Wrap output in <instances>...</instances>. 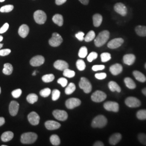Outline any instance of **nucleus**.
Wrapping results in <instances>:
<instances>
[{
  "instance_id": "nucleus-1",
  "label": "nucleus",
  "mask_w": 146,
  "mask_h": 146,
  "mask_svg": "<svg viewBox=\"0 0 146 146\" xmlns=\"http://www.w3.org/2000/svg\"><path fill=\"white\" fill-rule=\"evenodd\" d=\"M110 36V32L108 31H104L100 32L99 35L95 38L94 43L95 46L98 47L104 46L108 40Z\"/></svg>"
},
{
  "instance_id": "nucleus-2",
  "label": "nucleus",
  "mask_w": 146,
  "mask_h": 146,
  "mask_svg": "<svg viewBox=\"0 0 146 146\" xmlns=\"http://www.w3.org/2000/svg\"><path fill=\"white\" fill-rule=\"evenodd\" d=\"M37 139L36 134L32 132L26 133L21 136V142L23 144H31L35 142Z\"/></svg>"
},
{
  "instance_id": "nucleus-3",
  "label": "nucleus",
  "mask_w": 146,
  "mask_h": 146,
  "mask_svg": "<svg viewBox=\"0 0 146 146\" xmlns=\"http://www.w3.org/2000/svg\"><path fill=\"white\" fill-rule=\"evenodd\" d=\"M107 123V119L104 115H100L94 118L92 126L93 128H103L106 126Z\"/></svg>"
},
{
  "instance_id": "nucleus-4",
  "label": "nucleus",
  "mask_w": 146,
  "mask_h": 146,
  "mask_svg": "<svg viewBox=\"0 0 146 146\" xmlns=\"http://www.w3.org/2000/svg\"><path fill=\"white\" fill-rule=\"evenodd\" d=\"M34 19L37 24L43 25L47 20V15L44 11L38 10L34 13Z\"/></svg>"
},
{
  "instance_id": "nucleus-5",
  "label": "nucleus",
  "mask_w": 146,
  "mask_h": 146,
  "mask_svg": "<svg viewBox=\"0 0 146 146\" xmlns=\"http://www.w3.org/2000/svg\"><path fill=\"white\" fill-rule=\"evenodd\" d=\"M79 87L82 89L85 93H89L92 89V86L90 82L86 78H81L80 83Z\"/></svg>"
},
{
  "instance_id": "nucleus-6",
  "label": "nucleus",
  "mask_w": 146,
  "mask_h": 146,
  "mask_svg": "<svg viewBox=\"0 0 146 146\" xmlns=\"http://www.w3.org/2000/svg\"><path fill=\"white\" fill-rule=\"evenodd\" d=\"M63 42L62 37L57 33H54L52 37L49 40V44L52 47H56L59 46Z\"/></svg>"
},
{
  "instance_id": "nucleus-7",
  "label": "nucleus",
  "mask_w": 146,
  "mask_h": 146,
  "mask_svg": "<svg viewBox=\"0 0 146 146\" xmlns=\"http://www.w3.org/2000/svg\"><path fill=\"white\" fill-rule=\"evenodd\" d=\"M106 98L107 95L105 94L104 92L100 90H97L91 96V99L92 101L95 102H102L106 99Z\"/></svg>"
},
{
  "instance_id": "nucleus-8",
  "label": "nucleus",
  "mask_w": 146,
  "mask_h": 146,
  "mask_svg": "<svg viewBox=\"0 0 146 146\" xmlns=\"http://www.w3.org/2000/svg\"><path fill=\"white\" fill-rule=\"evenodd\" d=\"M125 104L128 107L131 108L139 107L141 105V102L135 97H128L125 100Z\"/></svg>"
},
{
  "instance_id": "nucleus-9",
  "label": "nucleus",
  "mask_w": 146,
  "mask_h": 146,
  "mask_svg": "<svg viewBox=\"0 0 146 146\" xmlns=\"http://www.w3.org/2000/svg\"><path fill=\"white\" fill-rule=\"evenodd\" d=\"M104 109L108 111L117 112L119 110V105L116 102L113 101H108L104 104Z\"/></svg>"
},
{
  "instance_id": "nucleus-10",
  "label": "nucleus",
  "mask_w": 146,
  "mask_h": 146,
  "mask_svg": "<svg viewBox=\"0 0 146 146\" xmlns=\"http://www.w3.org/2000/svg\"><path fill=\"white\" fill-rule=\"evenodd\" d=\"M52 114L55 119L59 121H63L67 120L68 118V114L64 110H55L53 111Z\"/></svg>"
},
{
  "instance_id": "nucleus-11",
  "label": "nucleus",
  "mask_w": 146,
  "mask_h": 146,
  "mask_svg": "<svg viewBox=\"0 0 146 146\" xmlns=\"http://www.w3.org/2000/svg\"><path fill=\"white\" fill-rule=\"evenodd\" d=\"M81 104V101L80 100L77 98H70L66 101V106L68 109L72 110L79 106Z\"/></svg>"
},
{
  "instance_id": "nucleus-12",
  "label": "nucleus",
  "mask_w": 146,
  "mask_h": 146,
  "mask_svg": "<svg viewBox=\"0 0 146 146\" xmlns=\"http://www.w3.org/2000/svg\"><path fill=\"white\" fill-rule=\"evenodd\" d=\"M124 40L122 38H116L113 39L108 42L107 46L110 49H116L117 48L123 43Z\"/></svg>"
},
{
  "instance_id": "nucleus-13",
  "label": "nucleus",
  "mask_w": 146,
  "mask_h": 146,
  "mask_svg": "<svg viewBox=\"0 0 146 146\" xmlns=\"http://www.w3.org/2000/svg\"><path fill=\"white\" fill-rule=\"evenodd\" d=\"M114 11L122 16H125L127 14V9L122 3H117L114 5Z\"/></svg>"
},
{
  "instance_id": "nucleus-14",
  "label": "nucleus",
  "mask_w": 146,
  "mask_h": 146,
  "mask_svg": "<svg viewBox=\"0 0 146 146\" xmlns=\"http://www.w3.org/2000/svg\"><path fill=\"white\" fill-rule=\"evenodd\" d=\"M44 58L41 55H37L31 58L30 61L31 65L33 67H38L44 62Z\"/></svg>"
},
{
  "instance_id": "nucleus-15",
  "label": "nucleus",
  "mask_w": 146,
  "mask_h": 146,
  "mask_svg": "<svg viewBox=\"0 0 146 146\" xmlns=\"http://www.w3.org/2000/svg\"><path fill=\"white\" fill-rule=\"evenodd\" d=\"M28 120L32 125H36L39 123L40 117L35 111H32L28 115Z\"/></svg>"
},
{
  "instance_id": "nucleus-16",
  "label": "nucleus",
  "mask_w": 146,
  "mask_h": 146,
  "mask_svg": "<svg viewBox=\"0 0 146 146\" xmlns=\"http://www.w3.org/2000/svg\"><path fill=\"white\" fill-rule=\"evenodd\" d=\"M19 109V104L15 101H12L9 104V110L10 114L13 116L17 115Z\"/></svg>"
},
{
  "instance_id": "nucleus-17",
  "label": "nucleus",
  "mask_w": 146,
  "mask_h": 146,
  "mask_svg": "<svg viewBox=\"0 0 146 146\" xmlns=\"http://www.w3.org/2000/svg\"><path fill=\"white\" fill-rule=\"evenodd\" d=\"M45 126L47 129L52 131L58 129L61 127V124L56 121L49 120L45 122Z\"/></svg>"
},
{
  "instance_id": "nucleus-18",
  "label": "nucleus",
  "mask_w": 146,
  "mask_h": 146,
  "mask_svg": "<svg viewBox=\"0 0 146 146\" xmlns=\"http://www.w3.org/2000/svg\"><path fill=\"white\" fill-rule=\"evenodd\" d=\"M54 67L59 70H64L68 68L69 65L68 63L63 60H57L54 63Z\"/></svg>"
},
{
  "instance_id": "nucleus-19",
  "label": "nucleus",
  "mask_w": 146,
  "mask_h": 146,
  "mask_svg": "<svg viewBox=\"0 0 146 146\" xmlns=\"http://www.w3.org/2000/svg\"><path fill=\"white\" fill-rule=\"evenodd\" d=\"M110 72L113 75H117L122 72L123 68L122 66L119 63H115L110 67Z\"/></svg>"
},
{
  "instance_id": "nucleus-20",
  "label": "nucleus",
  "mask_w": 146,
  "mask_h": 146,
  "mask_svg": "<svg viewBox=\"0 0 146 146\" xmlns=\"http://www.w3.org/2000/svg\"><path fill=\"white\" fill-rule=\"evenodd\" d=\"M29 32V28L27 25H22L20 27L19 29V35L22 37L25 38L27 36Z\"/></svg>"
},
{
  "instance_id": "nucleus-21",
  "label": "nucleus",
  "mask_w": 146,
  "mask_h": 146,
  "mask_svg": "<svg viewBox=\"0 0 146 146\" xmlns=\"http://www.w3.org/2000/svg\"><path fill=\"white\" fill-rule=\"evenodd\" d=\"M135 56L133 54H126L124 55L123 60V62L125 63V64L128 65V66H131L135 61Z\"/></svg>"
},
{
  "instance_id": "nucleus-22",
  "label": "nucleus",
  "mask_w": 146,
  "mask_h": 146,
  "mask_svg": "<svg viewBox=\"0 0 146 146\" xmlns=\"http://www.w3.org/2000/svg\"><path fill=\"white\" fill-rule=\"evenodd\" d=\"M122 136L120 133H115L110 137L109 142L111 145L115 146L121 140Z\"/></svg>"
},
{
  "instance_id": "nucleus-23",
  "label": "nucleus",
  "mask_w": 146,
  "mask_h": 146,
  "mask_svg": "<svg viewBox=\"0 0 146 146\" xmlns=\"http://www.w3.org/2000/svg\"><path fill=\"white\" fill-rule=\"evenodd\" d=\"M13 137H14V133L11 131H5L2 134L1 140L3 142H6L11 141V140L13 139Z\"/></svg>"
},
{
  "instance_id": "nucleus-24",
  "label": "nucleus",
  "mask_w": 146,
  "mask_h": 146,
  "mask_svg": "<svg viewBox=\"0 0 146 146\" xmlns=\"http://www.w3.org/2000/svg\"><path fill=\"white\" fill-rule=\"evenodd\" d=\"M102 16L99 14H95L93 16V25L95 27H99L102 23Z\"/></svg>"
},
{
  "instance_id": "nucleus-25",
  "label": "nucleus",
  "mask_w": 146,
  "mask_h": 146,
  "mask_svg": "<svg viewBox=\"0 0 146 146\" xmlns=\"http://www.w3.org/2000/svg\"><path fill=\"white\" fill-rule=\"evenodd\" d=\"M133 75L135 77L136 80L139 81V82H145L146 81V76L143 74L141 73L139 71L137 70H135L133 72Z\"/></svg>"
},
{
  "instance_id": "nucleus-26",
  "label": "nucleus",
  "mask_w": 146,
  "mask_h": 146,
  "mask_svg": "<svg viewBox=\"0 0 146 146\" xmlns=\"http://www.w3.org/2000/svg\"><path fill=\"white\" fill-rule=\"evenodd\" d=\"M52 21L54 23L60 27L62 26L63 25V18L61 14H55L52 17Z\"/></svg>"
},
{
  "instance_id": "nucleus-27",
  "label": "nucleus",
  "mask_w": 146,
  "mask_h": 146,
  "mask_svg": "<svg viewBox=\"0 0 146 146\" xmlns=\"http://www.w3.org/2000/svg\"><path fill=\"white\" fill-rule=\"evenodd\" d=\"M108 87L110 88V90L114 92H117L118 93L121 92V88L120 86H119V84H117L116 82H115L114 81H110L108 84Z\"/></svg>"
},
{
  "instance_id": "nucleus-28",
  "label": "nucleus",
  "mask_w": 146,
  "mask_h": 146,
  "mask_svg": "<svg viewBox=\"0 0 146 146\" xmlns=\"http://www.w3.org/2000/svg\"><path fill=\"white\" fill-rule=\"evenodd\" d=\"M135 31L140 36H146V26H137L135 28Z\"/></svg>"
},
{
  "instance_id": "nucleus-29",
  "label": "nucleus",
  "mask_w": 146,
  "mask_h": 146,
  "mask_svg": "<svg viewBox=\"0 0 146 146\" xmlns=\"http://www.w3.org/2000/svg\"><path fill=\"white\" fill-rule=\"evenodd\" d=\"M124 82L127 88L131 89H134L136 88V84L134 81L130 78H125Z\"/></svg>"
},
{
  "instance_id": "nucleus-30",
  "label": "nucleus",
  "mask_w": 146,
  "mask_h": 146,
  "mask_svg": "<svg viewBox=\"0 0 146 146\" xmlns=\"http://www.w3.org/2000/svg\"><path fill=\"white\" fill-rule=\"evenodd\" d=\"M13 71V67L10 63H5L4 64V68L3 69V73L7 75L11 74Z\"/></svg>"
},
{
  "instance_id": "nucleus-31",
  "label": "nucleus",
  "mask_w": 146,
  "mask_h": 146,
  "mask_svg": "<svg viewBox=\"0 0 146 146\" xmlns=\"http://www.w3.org/2000/svg\"><path fill=\"white\" fill-rule=\"evenodd\" d=\"M27 100L29 104H34L37 101L38 96L35 94H29L27 97Z\"/></svg>"
},
{
  "instance_id": "nucleus-32",
  "label": "nucleus",
  "mask_w": 146,
  "mask_h": 146,
  "mask_svg": "<svg viewBox=\"0 0 146 146\" xmlns=\"http://www.w3.org/2000/svg\"><path fill=\"white\" fill-rule=\"evenodd\" d=\"M50 141L54 146H58L60 144V137L57 135H52L50 137Z\"/></svg>"
},
{
  "instance_id": "nucleus-33",
  "label": "nucleus",
  "mask_w": 146,
  "mask_h": 146,
  "mask_svg": "<svg viewBox=\"0 0 146 146\" xmlns=\"http://www.w3.org/2000/svg\"><path fill=\"white\" fill-rule=\"evenodd\" d=\"M76 89V86L74 83H70L65 89V93L67 95H70L73 93Z\"/></svg>"
},
{
  "instance_id": "nucleus-34",
  "label": "nucleus",
  "mask_w": 146,
  "mask_h": 146,
  "mask_svg": "<svg viewBox=\"0 0 146 146\" xmlns=\"http://www.w3.org/2000/svg\"><path fill=\"white\" fill-rule=\"evenodd\" d=\"M54 79H55V76L52 74L44 75L42 76V81L46 83L51 82Z\"/></svg>"
},
{
  "instance_id": "nucleus-35",
  "label": "nucleus",
  "mask_w": 146,
  "mask_h": 146,
  "mask_svg": "<svg viewBox=\"0 0 146 146\" xmlns=\"http://www.w3.org/2000/svg\"><path fill=\"white\" fill-rule=\"evenodd\" d=\"M95 37V32L93 31H89L88 34L86 35L84 40H85L86 42H90L94 40Z\"/></svg>"
},
{
  "instance_id": "nucleus-36",
  "label": "nucleus",
  "mask_w": 146,
  "mask_h": 146,
  "mask_svg": "<svg viewBox=\"0 0 146 146\" xmlns=\"http://www.w3.org/2000/svg\"><path fill=\"white\" fill-rule=\"evenodd\" d=\"M136 116L139 120H146V110H139L136 113Z\"/></svg>"
},
{
  "instance_id": "nucleus-37",
  "label": "nucleus",
  "mask_w": 146,
  "mask_h": 146,
  "mask_svg": "<svg viewBox=\"0 0 146 146\" xmlns=\"http://www.w3.org/2000/svg\"><path fill=\"white\" fill-rule=\"evenodd\" d=\"M63 75L68 78H72L75 76V73L74 71L67 68L63 70Z\"/></svg>"
},
{
  "instance_id": "nucleus-38",
  "label": "nucleus",
  "mask_w": 146,
  "mask_h": 146,
  "mask_svg": "<svg viewBox=\"0 0 146 146\" xmlns=\"http://www.w3.org/2000/svg\"><path fill=\"white\" fill-rule=\"evenodd\" d=\"M88 54V50L87 47H82L79 50L78 52V56L79 57L81 58H84L86 57Z\"/></svg>"
},
{
  "instance_id": "nucleus-39",
  "label": "nucleus",
  "mask_w": 146,
  "mask_h": 146,
  "mask_svg": "<svg viewBox=\"0 0 146 146\" xmlns=\"http://www.w3.org/2000/svg\"><path fill=\"white\" fill-rule=\"evenodd\" d=\"M14 9V5H5L0 8V12L1 13H9L11 12Z\"/></svg>"
},
{
  "instance_id": "nucleus-40",
  "label": "nucleus",
  "mask_w": 146,
  "mask_h": 146,
  "mask_svg": "<svg viewBox=\"0 0 146 146\" xmlns=\"http://www.w3.org/2000/svg\"><path fill=\"white\" fill-rule=\"evenodd\" d=\"M76 67L79 70L83 71L86 68V64L82 60H78L76 62Z\"/></svg>"
},
{
  "instance_id": "nucleus-41",
  "label": "nucleus",
  "mask_w": 146,
  "mask_h": 146,
  "mask_svg": "<svg viewBox=\"0 0 146 146\" xmlns=\"http://www.w3.org/2000/svg\"><path fill=\"white\" fill-rule=\"evenodd\" d=\"M101 58L102 62H106L110 61L111 59V55L108 52L102 53L101 55Z\"/></svg>"
},
{
  "instance_id": "nucleus-42",
  "label": "nucleus",
  "mask_w": 146,
  "mask_h": 146,
  "mask_svg": "<svg viewBox=\"0 0 146 146\" xmlns=\"http://www.w3.org/2000/svg\"><path fill=\"white\" fill-rule=\"evenodd\" d=\"M40 94L41 95V96L43 98H47L50 94H51V90L50 89L46 88L41 90L40 92Z\"/></svg>"
},
{
  "instance_id": "nucleus-43",
  "label": "nucleus",
  "mask_w": 146,
  "mask_h": 146,
  "mask_svg": "<svg viewBox=\"0 0 146 146\" xmlns=\"http://www.w3.org/2000/svg\"><path fill=\"white\" fill-rule=\"evenodd\" d=\"M139 141L143 145L146 146V134L144 133H140L138 135Z\"/></svg>"
},
{
  "instance_id": "nucleus-44",
  "label": "nucleus",
  "mask_w": 146,
  "mask_h": 146,
  "mask_svg": "<svg viewBox=\"0 0 146 146\" xmlns=\"http://www.w3.org/2000/svg\"><path fill=\"white\" fill-rule=\"evenodd\" d=\"M60 96V92L58 89H54L52 92V100L53 101L58 100Z\"/></svg>"
},
{
  "instance_id": "nucleus-45",
  "label": "nucleus",
  "mask_w": 146,
  "mask_h": 146,
  "mask_svg": "<svg viewBox=\"0 0 146 146\" xmlns=\"http://www.w3.org/2000/svg\"><path fill=\"white\" fill-rule=\"evenodd\" d=\"M98 55L96 52H90L87 57V60L89 62H91L98 58Z\"/></svg>"
},
{
  "instance_id": "nucleus-46",
  "label": "nucleus",
  "mask_w": 146,
  "mask_h": 146,
  "mask_svg": "<svg viewBox=\"0 0 146 146\" xmlns=\"http://www.w3.org/2000/svg\"><path fill=\"white\" fill-rule=\"evenodd\" d=\"M21 94H22V90L20 89H17L11 92V95L14 98H19L21 96Z\"/></svg>"
},
{
  "instance_id": "nucleus-47",
  "label": "nucleus",
  "mask_w": 146,
  "mask_h": 146,
  "mask_svg": "<svg viewBox=\"0 0 146 146\" xmlns=\"http://www.w3.org/2000/svg\"><path fill=\"white\" fill-rule=\"evenodd\" d=\"M58 83L60 84H61V86L63 87H65L67 85L68 80L66 78H60L58 80Z\"/></svg>"
},
{
  "instance_id": "nucleus-48",
  "label": "nucleus",
  "mask_w": 146,
  "mask_h": 146,
  "mask_svg": "<svg viewBox=\"0 0 146 146\" xmlns=\"http://www.w3.org/2000/svg\"><path fill=\"white\" fill-rule=\"evenodd\" d=\"M11 52V50L9 49H5L0 50V56H5L9 55Z\"/></svg>"
},
{
  "instance_id": "nucleus-49",
  "label": "nucleus",
  "mask_w": 146,
  "mask_h": 146,
  "mask_svg": "<svg viewBox=\"0 0 146 146\" xmlns=\"http://www.w3.org/2000/svg\"><path fill=\"white\" fill-rule=\"evenodd\" d=\"M95 78L99 80H104L107 77V74L105 73H97L95 75Z\"/></svg>"
},
{
  "instance_id": "nucleus-50",
  "label": "nucleus",
  "mask_w": 146,
  "mask_h": 146,
  "mask_svg": "<svg viewBox=\"0 0 146 146\" xmlns=\"http://www.w3.org/2000/svg\"><path fill=\"white\" fill-rule=\"evenodd\" d=\"M105 66L104 65H95L92 67V70L95 72L104 69Z\"/></svg>"
},
{
  "instance_id": "nucleus-51",
  "label": "nucleus",
  "mask_w": 146,
  "mask_h": 146,
  "mask_svg": "<svg viewBox=\"0 0 146 146\" xmlns=\"http://www.w3.org/2000/svg\"><path fill=\"white\" fill-rule=\"evenodd\" d=\"M9 25L8 23H5V24H4V25L0 28V34L5 33L7 31L9 28Z\"/></svg>"
},
{
  "instance_id": "nucleus-52",
  "label": "nucleus",
  "mask_w": 146,
  "mask_h": 146,
  "mask_svg": "<svg viewBox=\"0 0 146 146\" xmlns=\"http://www.w3.org/2000/svg\"><path fill=\"white\" fill-rule=\"evenodd\" d=\"M84 33L82 32V31L78 32L75 35V37L80 41H82L84 40Z\"/></svg>"
},
{
  "instance_id": "nucleus-53",
  "label": "nucleus",
  "mask_w": 146,
  "mask_h": 146,
  "mask_svg": "<svg viewBox=\"0 0 146 146\" xmlns=\"http://www.w3.org/2000/svg\"><path fill=\"white\" fill-rule=\"evenodd\" d=\"M67 0H55V3L58 5H62Z\"/></svg>"
},
{
  "instance_id": "nucleus-54",
  "label": "nucleus",
  "mask_w": 146,
  "mask_h": 146,
  "mask_svg": "<svg viewBox=\"0 0 146 146\" xmlns=\"http://www.w3.org/2000/svg\"><path fill=\"white\" fill-rule=\"evenodd\" d=\"M94 146H104V144L101 141H96L95 143H94Z\"/></svg>"
},
{
  "instance_id": "nucleus-55",
  "label": "nucleus",
  "mask_w": 146,
  "mask_h": 146,
  "mask_svg": "<svg viewBox=\"0 0 146 146\" xmlns=\"http://www.w3.org/2000/svg\"><path fill=\"white\" fill-rule=\"evenodd\" d=\"M78 1L84 5H87L89 2V0H78Z\"/></svg>"
},
{
  "instance_id": "nucleus-56",
  "label": "nucleus",
  "mask_w": 146,
  "mask_h": 146,
  "mask_svg": "<svg viewBox=\"0 0 146 146\" xmlns=\"http://www.w3.org/2000/svg\"><path fill=\"white\" fill-rule=\"evenodd\" d=\"M5 123V119L3 117H0V126L3 125Z\"/></svg>"
},
{
  "instance_id": "nucleus-57",
  "label": "nucleus",
  "mask_w": 146,
  "mask_h": 146,
  "mask_svg": "<svg viewBox=\"0 0 146 146\" xmlns=\"http://www.w3.org/2000/svg\"><path fill=\"white\" fill-rule=\"evenodd\" d=\"M142 93L144 94L145 96H146V88L143 89L142 90Z\"/></svg>"
},
{
  "instance_id": "nucleus-58",
  "label": "nucleus",
  "mask_w": 146,
  "mask_h": 146,
  "mask_svg": "<svg viewBox=\"0 0 146 146\" xmlns=\"http://www.w3.org/2000/svg\"><path fill=\"white\" fill-rule=\"evenodd\" d=\"M3 36H1V35H0V42H1V41L3 40Z\"/></svg>"
},
{
  "instance_id": "nucleus-59",
  "label": "nucleus",
  "mask_w": 146,
  "mask_h": 146,
  "mask_svg": "<svg viewBox=\"0 0 146 146\" xmlns=\"http://www.w3.org/2000/svg\"><path fill=\"white\" fill-rule=\"evenodd\" d=\"M36 71H34V73H33V76H35V75H36Z\"/></svg>"
},
{
  "instance_id": "nucleus-60",
  "label": "nucleus",
  "mask_w": 146,
  "mask_h": 146,
  "mask_svg": "<svg viewBox=\"0 0 146 146\" xmlns=\"http://www.w3.org/2000/svg\"><path fill=\"white\" fill-rule=\"evenodd\" d=\"M2 47H3V44L0 43V49H1V48Z\"/></svg>"
},
{
  "instance_id": "nucleus-61",
  "label": "nucleus",
  "mask_w": 146,
  "mask_h": 146,
  "mask_svg": "<svg viewBox=\"0 0 146 146\" xmlns=\"http://www.w3.org/2000/svg\"><path fill=\"white\" fill-rule=\"evenodd\" d=\"M5 0H0V2H4Z\"/></svg>"
},
{
  "instance_id": "nucleus-62",
  "label": "nucleus",
  "mask_w": 146,
  "mask_h": 146,
  "mask_svg": "<svg viewBox=\"0 0 146 146\" xmlns=\"http://www.w3.org/2000/svg\"><path fill=\"white\" fill-rule=\"evenodd\" d=\"M1 87H0V94H1Z\"/></svg>"
},
{
  "instance_id": "nucleus-63",
  "label": "nucleus",
  "mask_w": 146,
  "mask_h": 146,
  "mask_svg": "<svg viewBox=\"0 0 146 146\" xmlns=\"http://www.w3.org/2000/svg\"><path fill=\"white\" fill-rule=\"evenodd\" d=\"M145 68L146 69V63L145 64Z\"/></svg>"
}]
</instances>
